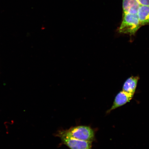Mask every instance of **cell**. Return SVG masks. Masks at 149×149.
<instances>
[{
    "instance_id": "cell-1",
    "label": "cell",
    "mask_w": 149,
    "mask_h": 149,
    "mask_svg": "<svg viewBox=\"0 0 149 149\" xmlns=\"http://www.w3.org/2000/svg\"><path fill=\"white\" fill-rule=\"evenodd\" d=\"M56 136H63L92 142L95 139L94 130L90 127L85 125L72 127L68 130H59Z\"/></svg>"
},
{
    "instance_id": "cell-2",
    "label": "cell",
    "mask_w": 149,
    "mask_h": 149,
    "mask_svg": "<svg viewBox=\"0 0 149 149\" xmlns=\"http://www.w3.org/2000/svg\"><path fill=\"white\" fill-rule=\"evenodd\" d=\"M141 27L138 16L136 14H123L122 23L118 29L119 32L128 34L130 36L134 35Z\"/></svg>"
},
{
    "instance_id": "cell-3",
    "label": "cell",
    "mask_w": 149,
    "mask_h": 149,
    "mask_svg": "<svg viewBox=\"0 0 149 149\" xmlns=\"http://www.w3.org/2000/svg\"><path fill=\"white\" fill-rule=\"evenodd\" d=\"M61 142L70 149H92V142L60 136Z\"/></svg>"
},
{
    "instance_id": "cell-4",
    "label": "cell",
    "mask_w": 149,
    "mask_h": 149,
    "mask_svg": "<svg viewBox=\"0 0 149 149\" xmlns=\"http://www.w3.org/2000/svg\"><path fill=\"white\" fill-rule=\"evenodd\" d=\"M134 95L123 91H120L115 96L113 105L110 109L107 111V113H109L112 111L130 102L133 98Z\"/></svg>"
},
{
    "instance_id": "cell-5",
    "label": "cell",
    "mask_w": 149,
    "mask_h": 149,
    "mask_svg": "<svg viewBox=\"0 0 149 149\" xmlns=\"http://www.w3.org/2000/svg\"><path fill=\"white\" fill-rule=\"evenodd\" d=\"M139 79L138 76H132L128 78L123 85L122 91L134 94Z\"/></svg>"
},
{
    "instance_id": "cell-6",
    "label": "cell",
    "mask_w": 149,
    "mask_h": 149,
    "mask_svg": "<svg viewBox=\"0 0 149 149\" xmlns=\"http://www.w3.org/2000/svg\"><path fill=\"white\" fill-rule=\"evenodd\" d=\"M140 23L141 26L145 25H149V6H142L138 11Z\"/></svg>"
},
{
    "instance_id": "cell-7",
    "label": "cell",
    "mask_w": 149,
    "mask_h": 149,
    "mask_svg": "<svg viewBox=\"0 0 149 149\" xmlns=\"http://www.w3.org/2000/svg\"><path fill=\"white\" fill-rule=\"evenodd\" d=\"M141 5L149 6V0H137Z\"/></svg>"
}]
</instances>
